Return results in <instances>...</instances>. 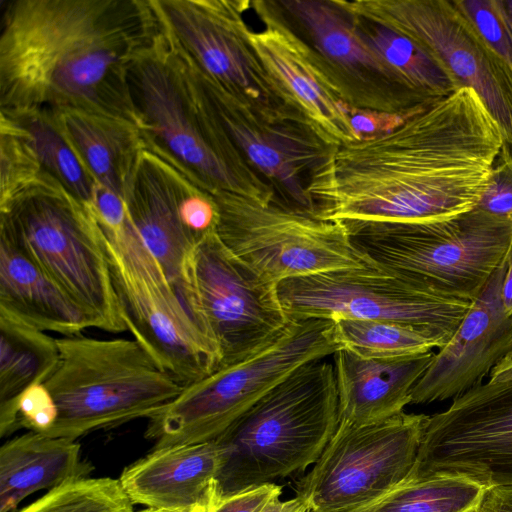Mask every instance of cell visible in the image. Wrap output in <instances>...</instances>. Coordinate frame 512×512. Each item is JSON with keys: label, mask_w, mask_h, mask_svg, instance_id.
<instances>
[{"label": "cell", "mask_w": 512, "mask_h": 512, "mask_svg": "<svg viewBox=\"0 0 512 512\" xmlns=\"http://www.w3.org/2000/svg\"><path fill=\"white\" fill-rule=\"evenodd\" d=\"M215 441L154 450L126 467L120 483L132 503L171 511H209L216 503Z\"/></svg>", "instance_id": "22"}, {"label": "cell", "mask_w": 512, "mask_h": 512, "mask_svg": "<svg viewBox=\"0 0 512 512\" xmlns=\"http://www.w3.org/2000/svg\"><path fill=\"white\" fill-rule=\"evenodd\" d=\"M260 512H310L307 502L296 495L288 500H280L276 497L269 501Z\"/></svg>", "instance_id": "40"}, {"label": "cell", "mask_w": 512, "mask_h": 512, "mask_svg": "<svg viewBox=\"0 0 512 512\" xmlns=\"http://www.w3.org/2000/svg\"><path fill=\"white\" fill-rule=\"evenodd\" d=\"M278 294L291 320L389 321L430 329L448 341L472 303L431 293L383 267L288 279L278 284Z\"/></svg>", "instance_id": "13"}, {"label": "cell", "mask_w": 512, "mask_h": 512, "mask_svg": "<svg viewBox=\"0 0 512 512\" xmlns=\"http://www.w3.org/2000/svg\"><path fill=\"white\" fill-rule=\"evenodd\" d=\"M486 489L463 476L435 474L409 479L376 501L347 512H466L477 507Z\"/></svg>", "instance_id": "29"}, {"label": "cell", "mask_w": 512, "mask_h": 512, "mask_svg": "<svg viewBox=\"0 0 512 512\" xmlns=\"http://www.w3.org/2000/svg\"><path fill=\"white\" fill-rule=\"evenodd\" d=\"M192 68L229 137L246 162L273 187L277 200L292 209L316 215L308 188L337 147L326 143L303 123L261 117Z\"/></svg>", "instance_id": "18"}, {"label": "cell", "mask_w": 512, "mask_h": 512, "mask_svg": "<svg viewBox=\"0 0 512 512\" xmlns=\"http://www.w3.org/2000/svg\"><path fill=\"white\" fill-rule=\"evenodd\" d=\"M429 415L404 411L381 422L338 427L296 495L310 512H347L406 482Z\"/></svg>", "instance_id": "11"}, {"label": "cell", "mask_w": 512, "mask_h": 512, "mask_svg": "<svg viewBox=\"0 0 512 512\" xmlns=\"http://www.w3.org/2000/svg\"><path fill=\"white\" fill-rule=\"evenodd\" d=\"M75 440L28 432L0 449V512H10L30 494L53 489L91 471Z\"/></svg>", "instance_id": "26"}, {"label": "cell", "mask_w": 512, "mask_h": 512, "mask_svg": "<svg viewBox=\"0 0 512 512\" xmlns=\"http://www.w3.org/2000/svg\"><path fill=\"white\" fill-rule=\"evenodd\" d=\"M176 50L251 110L269 121L310 127L264 68L250 39L248 0H151Z\"/></svg>", "instance_id": "10"}, {"label": "cell", "mask_w": 512, "mask_h": 512, "mask_svg": "<svg viewBox=\"0 0 512 512\" xmlns=\"http://www.w3.org/2000/svg\"><path fill=\"white\" fill-rule=\"evenodd\" d=\"M339 424L334 365L313 360L274 386L215 440L216 502L304 471Z\"/></svg>", "instance_id": "4"}, {"label": "cell", "mask_w": 512, "mask_h": 512, "mask_svg": "<svg viewBox=\"0 0 512 512\" xmlns=\"http://www.w3.org/2000/svg\"><path fill=\"white\" fill-rule=\"evenodd\" d=\"M501 299L505 313L512 317V248L507 257L506 271L501 287Z\"/></svg>", "instance_id": "42"}, {"label": "cell", "mask_w": 512, "mask_h": 512, "mask_svg": "<svg viewBox=\"0 0 512 512\" xmlns=\"http://www.w3.org/2000/svg\"><path fill=\"white\" fill-rule=\"evenodd\" d=\"M217 234L224 245L264 279L282 281L355 268L379 267L351 242L342 221L236 193L210 194Z\"/></svg>", "instance_id": "9"}, {"label": "cell", "mask_w": 512, "mask_h": 512, "mask_svg": "<svg viewBox=\"0 0 512 512\" xmlns=\"http://www.w3.org/2000/svg\"><path fill=\"white\" fill-rule=\"evenodd\" d=\"M315 50L349 110L409 118L436 103L410 85L359 30L337 0H276Z\"/></svg>", "instance_id": "15"}, {"label": "cell", "mask_w": 512, "mask_h": 512, "mask_svg": "<svg viewBox=\"0 0 512 512\" xmlns=\"http://www.w3.org/2000/svg\"><path fill=\"white\" fill-rule=\"evenodd\" d=\"M466 512H476V508L475 509H471V510H468Z\"/></svg>", "instance_id": "45"}, {"label": "cell", "mask_w": 512, "mask_h": 512, "mask_svg": "<svg viewBox=\"0 0 512 512\" xmlns=\"http://www.w3.org/2000/svg\"><path fill=\"white\" fill-rule=\"evenodd\" d=\"M339 349L332 320L293 319L252 355L184 386L149 418L146 437L154 448L213 441L295 369Z\"/></svg>", "instance_id": "8"}, {"label": "cell", "mask_w": 512, "mask_h": 512, "mask_svg": "<svg viewBox=\"0 0 512 512\" xmlns=\"http://www.w3.org/2000/svg\"><path fill=\"white\" fill-rule=\"evenodd\" d=\"M19 512H133L119 480L79 478L48 491Z\"/></svg>", "instance_id": "32"}, {"label": "cell", "mask_w": 512, "mask_h": 512, "mask_svg": "<svg viewBox=\"0 0 512 512\" xmlns=\"http://www.w3.org/2000/svg\"><path fill=\"white\" fill-rule=\"evenodd\" d=\"M128 86L146 150L209 194L225 191L265 203L277 199L231 140L192 66L162 28L132 63Z\"/></svg>", "instance_id": "3"}, {"label": "cell", "mask_w": 512, "mask_h": 512, "mask_svg": "<svg viewBox=\"0 0 512 512\" xmlns=\"http://www.w3.org/2000/svg\"><path fill=\"white\" fill-rule=\"evenodd\" d=\"M351 124L360 140H369L390 133L406 119L401 116L365 110H349Z\"/></svg>", "instance_id": "38"}, {"label": "cell", "mask_w": 512, "mask_h": 512, "mask_svg": "<svg viewBox=\"0 0 512 512\" xmlns=\"http://www.w3.org/2000/svg\"><path fill=\"white\" fill-rule=\"evenodd\" d=\"M512 381V352L502 357L491 369L488 383H506Z\"/></svg>", "instance_id": "41"}, {"label": "cell", "mask_w": 512, "mask_h": 512, "mask_svg": "<svg viewBox=\"0 0 512 512\" xmlns=\"http://www.w3.org/2000/svg\"><path fill=\"white\" fill-rule=\"evenodd\" d=\"M193 278L201 313L219 353L235 364L275 339L291 322L270 282L210 232L196 244Z\"/></svg>", "instance_id": "17"}, {"label": "cell", "mask_w": 512, "mask_h": 512, "mask_svg": "<svg viewBox=\"0 0 512 512\" xmlns=\"http://www.w3.org/2000/svg\"><path fill=\"white\" fill-rule=\"evenodd\" d=\"M435 474L512 488V381L479 383L428 417L409 479Z\"/></svg>", "instance_id": "16"}, {"label": "cell", "mask_w": 512, "mask_h": 512, "mask_svg": "<svg viewBox=\"0 0 512 512\" xmlns=\"http://www.w3.org/2000/svg\"><path fill=\"white\" fill-rule=\"evenodd\" d=\"M350 14L359 30L386 62L410 85L430 99L439 101L462 88L432 56L411 39L385 26Z\"/></svg>", "instance_id": "30"}, {"label": "cell", "mask_w": 512, "mask_h": 512, "mask_svg": "<svg viewBox=\"0 0 512 512\" xmlns=\"http://www.w3.org/2000/svg\"><path fill=\"white\" fill-rule=\"evenodd\" d=\"M191 183L179 170L145 149L126 187L124 201L131 223L161 265L182 305L213 339L194 286L197 241L181 213L182 200Z\"/></svg>", "instance_id": "20"}, {"label": "cell", "mask_w": 512, "mask_h": 512, "mask_svg": "<svg viewBox=\"0 0 512 512\" xmlns=\"http://www.w3.org/2000/svg\"><path fill=\"white\" fill-rule=\"evenodd\" d=\"M345 10L415 42L460 87L479 96L512 153V67L479 35L455 0H337Z\"/></svg>", "instance_id": "12"}, {"label": "cell", "mask_w": 512, "mask_h": 512, "mask_svg": "<svg viewBox=\"0 0 512 512\" xmlns=\"http://www.w3.org/2000/svg\"><path fill=\"white\" fill-rule=\"evenodd\" d=\"M501 4L512 26V0H501Z\"/></svg>", "instance_id": "43"}, {"label": "cell", "mask_w": 512, "mask_h": 512, "mask_svg": "<svg viewBox=\"0 0 512 512\" xmlns=\"http://www.w3.org/2000/svg\"><path fill=\"white\" fill-rule=\"evenodd\" d=\"M379 267L436 295L473 302L512 248V222L479 208L435 221H342Z\"/></svg>", "instance_id": "6"}, {"label": "cell", "mask_w": 512, "mask_h": 512, "mask_svg": "<svg viewBox=\"0 0 512 512\" xmlns=\"http://www.w3.org/2000/svg\"><path fill=\"white\" fill-rule=\"evenodd\" d=\"M50 112L94 180L124 199L126 187L145 150L138 126L123 118L83 110Z\"/></svg>", "instance_id": "25"}, {"label": "cell", "mask_w": 512, "mask_h": 512, "mask_svg": "<svg viewBox=\"0 0 512 512\" xmlns=\"http://www.w3.org/2000/svg\"><path fill=\"white\" fill-rule=\"evenodd\" d=\"M42 174L28 132L0 112V206L29 188Z\"/></svg>", "instance_id": "33"}, {"label": "cell", "mask_w": 512, "mask_h": 512, "mask_svg": "<svg viewBox=\"0 0 512 512\" xmlns=\"http://www.w3.org/2000/svg\"><path fill=\"white\" fill-rule=\"evenodd\" d=\"M504 144L479 96L462 87L388 134L338 147L308 192L326 220L449 219L477 206Z\"/></svg>", "instance_id": "1"}, {"label": "cell", "mask_w": 512, "mask_h": 512, "mask_svg": "<svg viewBox=\"0 0 512 512\" xmlns=\"http://www.w3.org/2000/svg\"><path fill=\"white\" fill-rule=\"evenodd\" d=\"M262 23L250 42L288 104L310 128L334 147L360 141L349 109L320 57L290 24L276 0L251 1Z\"/></svg>", "instance_id": "19"}, {"label": "cell", "mask_w": 512, "mask_h": 512, "mask_svg": "<svg viewBox=\"0 0 512 512\" xmlns=\"http://www.w3.org/2000/svg\"><path fill=\"white\" fill-rule=\"evenodd\" d=\"M140 512H171V511H164V510H157V509H152V508H147V509H144ZM192 512H210L209 511H192Z\"/></svg>", "instance_id": "44"}, {"label": "cell", "mask_w": 512, "mask_h": 512, "mask_svg": "<svg viewBox=\"0 0 512 512\" xmlns=\"http://www.w3.org/2000/svg\"><path fill=\"white\" fill-rule=\"evenodd\" d=\"M340 349L364 358H394L442 348L447 339L422 327L389 321L341 318L334 320Z\"/></svg>", "instance_id": "31"}, {"label": "cell", "mask_w": 512, "mask_h": 512, "mask_svg": "<svg viewBox=\"0 0 512 512\" xmlns=\"http://www.w3.org/2000/svg\"><path fill=\"white\" fill-rule=\"evenodd\" d=\"M0 228L84 309L94 328L127 330L103 232L88 207L47 173L0 206Z\"/></svg>", "instance_id": "7"}, {"label": "cell", "mask_w": 512, "mask_h": 512, "mask_svg": "<svg viewBox=\"0 0 512 512\" xmlns=\"http://www.w3.org/2000/svg\"><path fill=\"white\" fill-rule=\"evenodd\" d=\"M104 249L122 316L134 339L183 386L217 370L216 343L186 311L149 249L143 245L121 252L105 236Z\"/></svg>", "instance_id": "14"}, {"label": "cell", "mask_w": 512, "mask_h": 512, "mask_svg": "<svg viewBox=\"0 0 512 512\" xmlns=\"http://www.w3.org/2000/svg\"><path fill=\"white\" fill-rule=\"evenodd\" d=\"M476 512H512V488H487Z\"/></svg>", "instance_id": "39"}, {"label": "cell", "mask_w": 512, "mask_h": 512, "mask_svg": "<svg viewBox=\"0 0 512 512\" xmlns=\"http://www.w3.org/2000/svg\"><path fill=\"white\" fill-rule=\"evenodd\" d=\"M509 254V253H508ZM507 257L445 346L434 353L424 374L411 391V404L455 399L489 375L493 366L512 352V317L501 299Z\"/></svg>", "instance_id": "21"}, {"label": "cell", "mask_w": 512, "mask_h": 512, "mask_svg": "<svg viewBox=\"0 0 512 512\" xmlns=\"http://www.w3.org/2000/svg\"><path fill=\"white\" fill-rule=\"evenodd\" d=\"M18 429L45 433L57 419V406L44 382L28 387L16 400L14 406Z\"/></svg>", "instance_id": "36"}, {"label": "cell", "mask_w": 512, "mask_h": 512, "mask_svg": "<svg viewBox=\"0 0 512 512\" xmlns=\"http://www.w3.org/2000/svg\"><path fill=\"white\" fill-rule=\"evenodd\" d=\"M435 352L364 358L339 349L334 356L339 422L367 425L389 419L411 404V391Z\"/></svg>", "instance_id": "23"}, {"label": "cell", "mask_w": 512, "mask_h": 512, "mask_svg": "<svg viewBox=\"0 0 512 512\" xmlns=\"http://www.w3.org/2000/svg\"><path fill=\"white\" fill-rule=\"evenodd\" d=\"M29 134L42 171L53 177L90 210L96 181L46 110L4 112Z\"/></svg>", "instance_id": "28"}, {"label": "cell", "mask_w": 512, "mask_h": 512, "mask_svg": "<svg viewBox=\"0 0 512 512\" xmlns=\"http://www.w3.org/2000/svg\"><path fill=\"white\" fill-rule=\"evenodd\" d=\"M59 359L57 338L0 310V436L18 430L14 406L35 383L45 382Z\"/></svg>", "instance_id": "27"}, {"label": "cell", "mask_w": 512, "mask_h": 512, "mask_svg": "<svg viewBox=\"0 0 512 512\" xmlns=\"http://www.w3.org/2000/svg\"><path fill=\"white\" fill-rule=\"evenodd\" d=\"M482 39L512 67V26L501 0H455Z\"/></svg>", "instance_id": "34"}, {"label": "cell", "mask_w": 512, "mask_h": 512, "mask_svg": "<svg viewBox=\"0 0 512 512\" xmlns=\"http://www.w3.org/2000/svg\"><path fill=\"white\" fill-rule=\"evenodd\" d=\"M510 343H511V346H512V334H511V338H510Z\"/></svg>", "instance_id": "46"}, {"label": "cell", "mask_w": 512, "mask_h": 512, "mask_svg": "<svg viewBox=\"0 0 512 512\" xmlns=\"http://www.w3.org/2000/svg\"><path fill=\"white\" fill-rule=\"evenodd\" d=\"M476 207L492 216L512 222V153L505 144Z\"/></svg>", "instance_id": "35"}, {"label": "cell", "mask_w": 512, "mask_h": 512, "mask_svg": "<svg viewBox=\"0 0 512 512\" xmlns=\"http://www.w3.org/2000/svg\"><path fill=\"white\" fill-rule=\"evenodd\" d=\"M160 29L151 0H1L0 111L76 109L137 125L128 72Z\"/></svg>", "instance_id": "2"}, {"label": "cell", "mask_w": 512, "mask_h": 512, "mask_svg": "<svg viewBox=\"0 0 512 512\" xmlns=\"http://www.w3.org/2000/svg\"><path fill=\"white\" fill-rule=\"evenodd\" d=\"M58 363L45 380L57 419L45 433L76 440L94 430L150 418L181 385L135 339L57 338Z\"/></svg>", "instance_id": "5"}, {"label": "cell", "mask_w": 512, "mask_h": 512, "mask_svg": "<svg viewBox=\"0 0 512 512\" xmlns=\"http://www.w3.org/2000/svg\"><path fill=\"white\" fill-rule=\"evenodd\" d=\"M282 488L275 483L250 487L218 500L210 512H260L272 499L280 497Z\"/></svg>", "instance_id": "37"}, {"label": "cell", "mask_w": 512, "mask_h": 512, "mask_svg": "<svg viewBox=\"0 0 512 512\" xmlns=\"http://www.w3.org/2000/svg\"><path fill=\"white\" fill-rule=\"evenodd\" d=\"M0 310L62 336L94 328L84 309L3 228H0Z\"/></svg>", "instance_id": "24"}]
</instances>
